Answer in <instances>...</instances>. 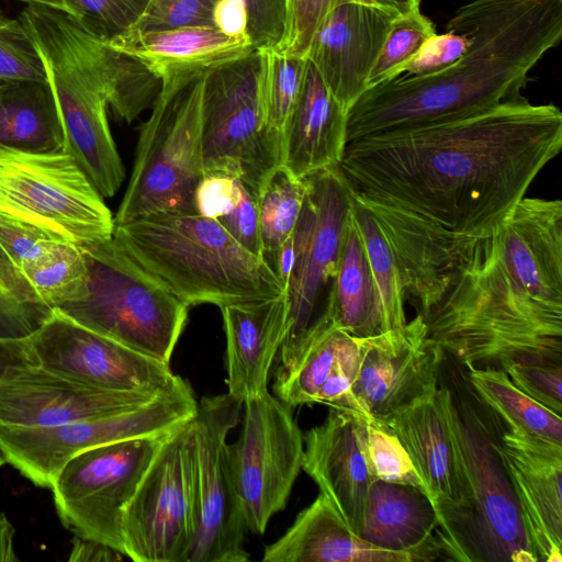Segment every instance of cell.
<instances>
[{
    "mask_svg": "<svg viewBox=\"0 0 562 562\" xmlns=\"http://www.w3.org/2000/svg\"><path fill=\"white\" fill-rule=\"evenodd\" d=\"M258 52L265 126L283 149L285 127L302 92L307 59L286 56L274 48Z\"/></svg>",
    "mask_w": 562,
    "mask_h": 562,
    "instance_id": "8d00e7d4",
    "label": "cell"
},
{
    "mask_svg": "<svg viewBox=\"0 0 562 562\" xmlns=\"http://www.w3.org/2000/svg\"><path fill=\"white\" fill-rule=\"evenodd\" d=\"M562 147V113L521 95L415 130L346 144L355 199L456 237H484L510 215Z\"/></svg>",
    "mask_w": 562,
    "mask_h": 562,
    "instance_id": "6da1fadb",
    "label": "cell"
},
{
    "mask_svg": "<svg viewBox=\"0 0 562 562\" xmlns=\"http://www.w3.org/2000/svg\"><path fill=\"white\" fill-rule=\"evenodd\" d=\"M446 29L469 35L468 50L436 72L401 75L367 89L347 112V143L451 121L519 97L531 69L561 41L562 0H472Z\"/></svg>",
    "mask_w": 562,
    "mask_h": 562,
    "instance_id": "3957f363",
    "label": "cell"
},
{
    "mask_svg": "<svg viewBox=\"0 0 562 562\" xmlns=\"http://www.w3.org/2000/svg\"><path fill=\"white\" fill-rule=\"evenodd\" d=\"M350 211L378 291L385 331L400 328L407 322L406 294L395 254L375 217L352 194Z\"/></svg>",
    "mask_w": 562,
    "mask_h": 562,
    "instance_id": "d590c367",
    "label": "cell"
},
{
    "mask_svg": "<svg viewBox=\"0 0 562 562\" xmlns=\"http://www.w3.org/2000/svg\"><path fill=\"white\" fill-rule=\"evenodd\" d=\"M451 396L450 389L438 387L430 396L378 422L407 451L437 510L439 527L458 502L457 463L448 416Z\"/></svg>",
    "mask_w": 562,
    "mask_h": 562,
    "instance_id": "603a6c76",
    "label": "cell"
},
{
    "mask_svg": "<svg viewBox=\"0 0 562 562\" xmlns=\"http://www.w3.org/2000/svg\"><path fill=\"white\" fill-rule=\"evenodd\" d=\"M213 25L233 37L247 36V12L244 0H217L212 11Z\"/></svg>",
    "mask_w": 562,
    "mask_h": 562,
    "instance_id": "f907efd6",
    "label": "cell"
},
{
    "mask_svg": "<svg viewBox=\"0 0 562 562\" xmlns=\"http://www.w3.org/2000/svg\"><path fill=\"white\" fill-rule=\"evenodd\" d=\"M26 341L37 367L99 390L161 393L180 379L170 364L98 334L56 310Z\"/></svg>",
    "mask_w": 562,
    "mask_h": 562,
    "instance_id": "e0dca14e",
    "label": "cell"
},
{
    "mask_svg": "<svg viewBox=\"0 0 562 562\" xmlns=\"http://www.w3.org/2000/svg\"><path fill=\"white\" fill-rule=\"evenodd\" d=\"M0 145L63 150L64 130L48 80H0Z\"/></svg>",
    "mask_w": 562,
    "mask_h": 562,
    "instance_id": "f546056e",
    "label": "cell"
},
{
    "mask_svg": "<svg viewBox=\"0 0 562 562\" xmlns=\"http://www.w3.org/2000/svg\"><path fill=\"white\" fill-rule=\"evenodd\" d=\"M217 221L249 252L260 257L257 195L247 189L240 201Z\"/></svg>",
    "mask_w": 562,
    "mask_h": 562,
    "instance_id": "681fc988",
    "label": "cell"
},
{
    "mask_svg": "<svg viewBox=\"0 0 562 562\" xmlns=\"http://www.w3.org/2000/svg\"><path fill=\"white\" fill-rule=\"evenodd\" d=\"M60 10L27 4L18 16L42 57L68 154L103 199L121 188L125 170L110 131L101 78L66 33Z\"/></svg>",
    "mask_w": 562,
    "mask_h": 562,
    "instance_id": "9c48e42d",
    "label": "cell"
},
{
    "mask_svg": "<svg viewBox=\"0 0 562 562\" xmlns=\"http://www.w3.org/2000/svg\"><path fill=\"white\" fill-rule=\"evenodd\" d=\"M68 14L90 35L109 42L133 27L147 0H64Z\"/></svg>",
    "mask_w": 562,
    "mask_h": 562,
    "instance_id": "ab89813d",
    "label": "cell"
},
{
    "mask_svg": "<svg viewBox=\"0 0 562 562\" xmlns=\"http://www.w3.org/2000/svg\"><path fill=\"white\" fill-rule=\"evenodd\" d=\"M303 180L306 195L292 234L293 263L284 290L286 321L278 370L289 369L311 335L329 318V296L351 206V192L338 166Z\"/></svg>",
    "mask_w": 562,
    "mask_h": 562,
    "instance_id": "30bf717a",
    "label": "cell"
},
{
    "mask_svg": "<svg viewBox=\"0 0 562 562\" xmlns=\"http://www.w3.org/2000/svg\"><path fill=\"white\" fill-rule=\"evenodd\" d=\"M5 463H8L5 454L0 446V468H2Z\"/></svg>",
    "mask_w": 562,
    "mask_h": 562,
    "instance_id": "6f0895ef",
    "label": "cell"
},
{
    "mask_svg": "<svg viewBox=\"0 0 562 562\" xmlns=\"http://www.w3.org/2000/svg\"><path fill=\"white\" fill-rule=\"evenodd\" d=\"M0 220L49 240L90 249L112 237L104 199L64 150L0 145Z\"/></svg>",
    "mask_w": 562,
    "mask_h": 562,
    "instance_id": "ba28073f",
    "label": "cell"
},
{
    "mask_svg": "<svg viewBox=\"0 0 562 562\" xmlns=\"http://www.w3.org/2000/svg\"><path fill=\"white\" fill-rule=\"evenodd\" d=\"M52 311L21 303L0 284V339H27Z\"/></svg>",
    "mask_w": 562,
    "mask_h": 562,
    "instance_id": "c3c4849f",
    "label": "cell"
},
{
    "mask_svg": "<svg viewBox=\"0 0 562 562\" xmlns=\"http://www.w3.org/2000/svg\"><path fill=\"white\" fill-rule=\"evenodd\" d=\"M193 418L161 439L123 509L124 554L133 561L188 562L198 526Z\"/></svg>",
    "mask_w": 562,
    "mask_h": 562,
    "instance_id": "8fae6325",
    "label": "cell"
},
{
    "mask_svg": "<svg viewBox=\"0 0 562 562\" xmlns=\"http://www.w3.org/2000/svg\"><path fill=\"white\" fill-rule=\"evenodd\" d=\"M364 442L368 461L375 479L425 487L407 451L398 438L372 418L364 419Z\"/></svg>",
    "mask_w": 562,
    "mask_h": 562,
    "instance_id": "f35d334b",
    "label": "cell"
},
{
    "mask_svg": "<svg viewBox=\"0 0 562 562\" xmlns=\"http://www.w3.org/2000/svg\"><path fill=\"white\" fill-rule=\"evenodd\" d=\"M364 416L330 408L305 435L302 469L358 535L372 474L364 442Z\"/></svg>",
    "mask_w": 562,
    "mask_h": 562,
    "instance_id": "7402d4cb",
    "label": "cell"
},
{
    "mask_svg": "<svg viewBox=\"0 0 562 562\" xmlns=\"http://www.w3.org/2000/svg\"><path fill=\"white\" fill-rule=\"evenodd\" d=\"M328 316L337 327L358 338L385 333L378 291L351 211L329 296Z\"/></svg>",
    "mask_w": 562,
    "mask_h": 562,
    "instance_id": "f1b7e54d",
    "label": "cell"
},
{
    "mask_svg": "<svg viewBox=\"0 0 562 562\" xmlns=\"http://www.w3.org/2000/svg\"><path fill=\"white\" fill-rule=\"evenodd\" d=\"M375 5L391 9L398 14H407L414 10L420 9V0H371Z\"/></svg>",
    "mask_w": 562,
    "mask_h": 562,
    "instance_id": "11a10c76",
    "label": "cell"
},
{
    "mask_svg": "<svg viewBox=\"0 0 562 562\" xmlns=\"http://www.w3.org/2000/svg\"><path fill=\"white\" fill-rule=\"evenodd\" d=\"M429 337L467 368L562 360V202L524 196L487 236L462 237Z\"/></svg>",
    "mask_w": 562,
    "mask_h": 562,
    "instance_id": "7a4b0ae2",
    "label": "cell"
},
{
    "mask_svg": "<svg viewBox=\"0 0 562 562\" xmlns=\"http://www.w3.org/2000/svg\"><path fill=\"white\" fill-rule=\"evenodd\" d=\"M263 562H414L405 553L362 540L324 494L301 510L291 527L266 546Z\"/></svg>",
    "mask_w": 562,
    "mask_h": 562,
    "instance_id": "83f0119b",
    "label": "cell"
},
{
    "mask_svg": "<svg viewBox=\"0 0 562 562\" xmlns=\"http://www.w3.org/2000/svg\"><path fill=\"white\" fill-rule=\"evenodd\" d=\"M333 1L286 0L284 33L274 49L286 56L306 58L312 40ZM358 1L374 4L371 0Z\"/></svg>",
    "mask_w": 562,
    "mask_h": 562,
    "instance_id": "b9f144b4",
    "label": "cell"
},
{
    "mask_svg": "<svg viewBox=\"0 0 562 562\" xmlns=\"http://www.w3.org/2000/svg\"><path fill=\"white\" fill-rule=\"evenodd\" d=\"M14 527L3 513H0V562H16L13 548Z\"/></svg>",
    "mask_w": 562,
    "mask_h": 562,
    "instance_id": "db71d44e",
    "label": "cell"
},
{
    "mask_svg": "<svg viewBox=\"0 0 562 562\" xmlns=\"http://www.w3.org/2000/svg\"><path fill=\"white\" fill-rule=\"evenodd\" d=\"M346 125L347 111L307 59L302 92L283 136L282 165L300 179L338 166Z\"/></svg>",
    "mask_w": 562,
    "mask_h": 562,
    "instance_id": "4316f807",
    "label": "cell"
},
{
    "mask_svg": "<svg viewBox=\"0 0 562 562\" xmlns=\"http://www.w3.org/2000/svg\"><path fill=\"white\" fill-rule=\"evenodd\" d=\"M243 428L228 445L247 530L262 535L288 503L302 470L304 439L292 408L268 392L243 403Z\"/></svg>",
    "mask_w": 562,
    "mask_h": 562,
    "instance_id": "9a60e30c",
    "label": "cell"
},
{
    "mask_svg": "<svg viewBox=\"0 0 562 562\" xmlns=\"http://www.w3.org/2000/svg\"><path fill=\"white\" fill-rule=\"evenodd\" d=\"M217 0H147L131 30H161L213 25L212 11ZM130 31V30H128Z\"/></svg>",
    "mask_w": 562,
    "mask_h": 562,
    "instance_id": "7bdbcfd3",
    "label": "cell"
},
{
    "mask_svg": "<svg viewBox=\"0 0 562 562\" xmlns=\"http://www.w3.org/2000/svg\"><path fill=\"white\" fill-rule=\"evenodd\" d=\"M434 34L435 24L420 9L395 16L369 74L367 89L389 80L393 71L417 53Z\"/></svg>",
    "mask_w": 562,
    "mask_h": 562,
    "instance_id": "74e56055",
    "label": "cell"
},
{
    "mask_svg": "<svg viewBox=\"0 0 562 562\" xmlns=\"http://www.w3.org/2000/svg\"><path fill=\"white\" fill-rule=\"evenodd\" d=\"M243 402L228 393L204 396L193 418L198 526L188 562H246L247 531L228 457L227 436Z\"/></svg>",
    "mask_w": 562,
    "mask_h": 562,
    "instance_id": "2e32d148",
    "label": "cell"
},
{
    "mask_svg": "<svg viewBox=\"0 0 562 562\" xmlns=\"http://www.w3.org/2000/svg\"><path fill=\"white\" fill-rule=\"evenodd\" d=\"M443 355L420 314L400 328L364 338L351 386L364 415L383 422L434 394Z\"/></svg>",
    "mask_w": 562,
    "mask_h": 562,
    "instance_id": "ac0fdd59",
    "label": "cell"
},
{
    "mask_svg": "<svg viewBox=\"0 0 562 562\" xmlns=\"http://www.w3.org/2000/svg\"><path fill=\"white\" fill-rule=\"evenodd\" d=\"M165 436L100 445L70 458L50 485L63 525L124 554L123 509Z\"/></svg>",
    "mask_w": 562,
    "mask_h": 562,
    "instance_id": "5bb4252c",
    "label": "cell"
},
{
    "mask_svg": "<svg viewBox=\"0 0 562 562\" xmlns=\"http://www.w3.org/2000/svg\"><path fill=\"white\" fill-rule=\"evenodd\" d=\"M29 366H36V363L26 339H0V380Z\"/></svg>",
    "mask_w": 562,
    "mask_h": 562,
    "instance_id": "f5cc1de1",
    "label": "cell"
},
{
    "mask_svg": "<svg viewBox=\"0 0 562 562\" xmlns=\"http://www.w3.org/2000/svg\"><path fill=\"white\" fill-rule=\"evenodd\" d=\"M247 36L254 49L274 48L286 22V0H244Z\"/></svg>",
    "mask_w": 562,
    "mask_h": 562,
    "instance_id": "bcb514c9",
    "label": "cell"
},
{
    "mask_svg": "<svg viewBox=\"0 0 562 562\" xmlns=\"http://www.w3.org/2000/svg\"><path fill=\"white\" fill-rule=\"evenodd\" d=\"M63 21L101 78L108 105L116 119L131 123L153 106L161 82L142 61L90 35L66 12Z\"/></svg>",
    "mask_w": 562,
    "mask_h": 562,
    "instance_id": "4dcf8cb0",
    "label": "cell"
},
{
    "mask_svg": "<svg viewBox=\"0 0 562 562\" xmlns=\"http://www.w3.org/2000/svg\"><path fill=\"white\" fill-rule=\"evenodd\" d=\"M469 35L446 29L434 34L407 61L398 66L390 79L404 76H423L441 70L458 60L470 47ZM389 79V80H390Z\"/></svg>",
    "mask_w": 562,
    "mask_h": 562,
    "instance_id": "ee69618b",
    "label": "cell"
},
{
    "mask_svg": "<svg viewBox=\"0 0 562 562\" xmlns=\"http://www.w3.org/2000/svg\"><path fill=\"white\" fill-rule=\"evenodd\" d=\"M23 2H26L27 4H38V5H45L53 9H57L60 11H64L68 13L67 7L64 2V0H20Z\"/></svg>",
    "mask_w": 562,
    "mask_h": 562,
    "instance_id": "9f6ffc18",
    "label": "cell"
},
{
    "mask_svg": "<svg viewBox=\"0 0 562 562\" xmlns=\"http://www.w3.org/2000/svg\"><path fill=\"white\" fill-rule=\"evenodd\" d=\"M247 189L245 183L235 177L206 173L195 191V212L217 220L240 201Z\"/></svg>",
    "mask_w": 562,
    "mask_h": 562,
    "instance_id": "7dc6e473",
    "label": "cell"
},
{
    "mask_svg": "<svg viewBox=\"0 0 562 562\" xmlns=\"http://www.w3.org/2000/svg\"><path fill=\"white\" fill-rule=\"evenodd\" d=\"M494 443L538 562H561L562 445L512 427Z\"/></svg>",
    "mask_w": 562,
    "mask_h": 562,
    "instance_id": "d6986e66",
    "label": "cell"
},
{
    "mask_svg": "<svg viewBox=\"0 0 562 562\" xmlns=\"http://www.w3.org/2000/svg\"><path fill=\"white\" fill-rule=\"evenodd\" d=\"M85 251V294L55 310L98 334L170 364L190 306L113 235Z\"/></svg>",
    "mask_w": 562,
    "mask_h": 562,
    "instance_id": "8992f818",
    "label": "cell"
},
{
    "mask_svg": "<svg viewBox=\"0 0 562 562\" xmlns=\"http://www.w3.org/2000/svg\"><path fill=\"white\" fill-rule=\"evenodd\" d=\"M198 402L180 378L168 391L130 411L52 427L0 425V446L8 463L33 484L49 487L57 472L75 454L89 448L169 434L191 420Z\"/></svg>",
    "mask_w": 562,
    "mask_h": 562,
    "instance_id": "4fadbf2b",
    "label": "cell"
},
{
    "mask_svg": "<svg viewBox=\"0 0 562 562\" xmlns=\"http://www.w3.org/2000/svg\"><path fill=\"white\" fill-rule=\"evenodd\" d=\"M359 339L337 327L330 318L324 322L307 339L294 363L276 372L277 397L291 408L314 404L336 362Z\"/></svg>",
    "mask_w": 562,
    "mask_h": 562,
    "instance_id": "d6a6232c",
    "label": "cell"
},
{
    "mask_svg": "<svg viewBox=\"0 0 562 562\" xmlns=\"http://www.w3.org/2000/svg\"><path fill=\"white\" fill-rule=\"evenodd\" d=\"M305 195V181L282 164L276 166L259 187L260 257L272 272L280 248L294 232Z\"/></svg>",
    "mask_w": 562,
    "mask_h": 562,
    "instance_id": "e575fe53",
    "label": "cell"
},
{
    "mask_svg": "<svg viewBox=\"0 0 562 562\" xmlns=\"http://www.w3.org/2000/svg\"><path fill=\"white\" fill-rule=\"evenodd\" d=\"M125 557L115 549L99 541L76 536L68 560L70 562H112Z\"/></svg>",
    "mask_w": 562,
    "mask_h": 562,
    "instance_id": "816d5d0a",
    "label": "cell"
},
{
    "mask_svg": "<svg viewBox=\"0 0 562 562\" xmlns=\"http://www.w3.org/2000/svg\"><path fill=\"white\" fill-rule=\"evenodd\" d=\"M503 370L520 391L561 415L562 363L516 362Z\"/></svg>",
    "mask_w": 562,
    "mask_h": 562,
    "instance_id": "f6af8a7d",
    "label": "cell"
},
{
    "mask_svg": "<svg viewBox=\"0 0 562 562\" xmlns=\"http://www.w3.org/2000/svg\"><path fill=\"white\" fill-rule=\"evenodd\" d=\"M398 13L358 0H334L306 58L348 112L367 90L369 74Z\"/></svg>",
    "mask_w": 562,
    "mask_h": 562,
    "instance_id": "ffe728a7",
    "label": "cell"
},
{
    "mask_svg": "<svg viewBox=\"0 0 562 562\" xmlns=\"http://www.w3.org/2000/svg\"><path fill=\"white\" fill-rule=\"evenodd\" d=\"M161 393L99 390L29 366L0 380V425L52 427L100 418L138 407Z\"/></svg>",
    "mask_w": 562,
    "mask_h": 562,
    "instance_id": "44dd1931",
    "label": "cell"
},
{
    "mask_svg": "<svg viewBox=\"0 0 562 562\" xmlns=\"http://www.w3.org/2000/svg\"><path fill=\"white\" fill-rule=\"evenodd\" d=\"M202 149L205 175L235 177L256 195L267 175L282 164V146L263 122L258 50L205 74Z\"/></svg>",
    "mask_w": 562,
    "mask_h": 562,
    "instance_id": "7c38bea8",
    "label": "cell"
},
{
    "mask_svg": "<svg viewBox=\"0 0 562 562\" xmlns=\"http://www.w3.org/2000/svg\"><path fill=\"white\" fill-rule=\"evenodd\" d=\"M468 369L470 384L477 396L508 427L562 445L560 414L520 391L503 369Z\"/></svg>",
    "mask_w": 562,
    "mask_h": 562,
    "instance_id": "836d02e7",
    "label": "cell"
},
{
    "mask_svg": "<svg viewBox=\"0 0 562 562\" xmlns=\"http://www.w3.org/2000/svg\"><path fill=\"white\" fill-rule=\"evenodd\" d=\"M113 237L189 306L221 308L284 295V285L261 257L213 218L151 214L115 225Z\"/></svg>",
    "mask_w": 562,
    "mask_h": 562,
    "instance_id": "277c9868",
    "label": "cell"
},
{
    "mask_svg": "<svg viewBox=\"0 0 562 562\" xmlns=\"http://www.w3.org/2000/svg\"><path fill=\"white\" fill-rule=\"evenodd\" d=\"M87 281L85 249L54 241L40 258L2 278L0 283L21 303L55 310L79 300Z\"/></svg>",
    "mask_w": 562,
    "mask_h": 562,
    "instance_id": "1f68e13d",
    "label": "cell"
},
{
    "mask_svg": "<svg viewBox=\"0 0 562 562\" xmlns=\"http://www.w3.org/2000/svg\"><path fill=\"white\" fill-rule=\"evenodd\" d=\"M358 536L368 543L405 553L415 561L442 555L439 517L419 488L375 479L367 493Z\"/></svg>",
    "mask_w": 562,
    "mask_h": 562,
    "instance_id": "d4e9b609",
    "label": "cell"
},
{
    "mask_svg": "<svg viewBox=\"0 0 562 562\" xmlns=\"http://www.w3.org/2000/svg\"><path fill=\"white\" fill-rule=\"evenodd\" d=\"M48 80L42 57L20 19L0 10V80Z\"/></svg>",
    "mask_w": 562,
    "mask_h": 562,
    "instance_id": "60d3db41",
    "label": "cell"
},
{
    "mask_svg": "<svg viewBox=\"0 0 562 562\" xmlns=\"http://www.w3.org/2000/svg\"><path fill=\"white\" fill-rule=\"evenodd\" d=\"M106 43L142 61L161 85L206 74L254 50L248 37L211 25L130 30Z\"/></svg>",
    "mask_w": 562,
    "mask_h": 562,
    "instance_id": "cb8c5ba5",
    "label": "cell"
},
{
    "mask_svg": "<svg viewBox=\"0 0 562 562\" xmlns=\"http://www.w3.org/2000/svg\"><path fill=\"white\" fill-rule=\"evenodd\" d=\"M204 76L161 85L148 120L139 127L134 167L115 225L158 213H196L194 195L205 176Z\"/></svg>",
    "mask_w": 562,
    "mask_h": 562,
    "instance_id": "52a82bcc",
    "label": "cell"
},
{
    "mask_svg": "<svg viewBox=\"0 0 562 562\" xmlns=\"http://www.w3.org/2000/svg\"><path fill=\"white\" fill-rule=\"evenodd\" d=\"M458 502L439 527L441 552L458 561L538 562L495 449V436L469 402L449 403Z\"/></svg>",
    "mask_w": 562,
    "mask_h": 562,
    "instance_id": "5b68a950",
    "label": "cell"
},
{
    "mask_svg": "<svg viewBox=\"0 0 562 562\" xmlns=\"http://www.w3.org/2000/svg\"><path fill=\"white\" fill-rule=\"evenodd\" d=\"M226 335L228 394L240 402L268 392V376L286 321L284 295L221 307Z\"/></svg>",
    "mask_w": 562,
    "mask_h": 562,
    "instance_id": "484cf974",
    "label": "cell"
}]
</instances>
